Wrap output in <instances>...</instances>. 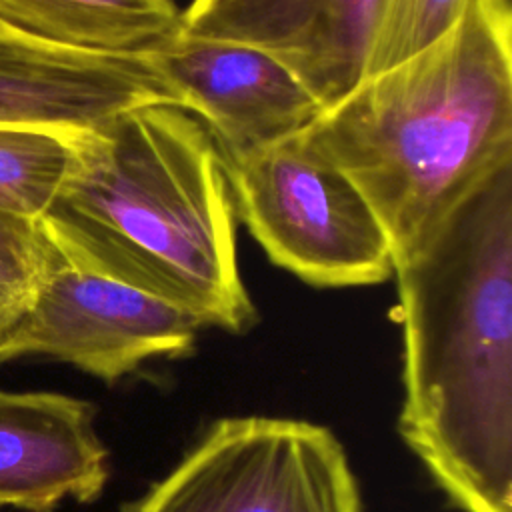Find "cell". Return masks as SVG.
Segmentation results:
<instances>
[{
	"instance_id": "6da1fadb",
	"label": "cell",
	"mask_w": 512,
	"mask_h": 512,
	"mask_svg": "<svg viewBox=\"0 0 512 512\" xmlns=\"http://www.w3.org/2000/svg\"><path fill=\"white\" fill-rule=\"evenodd\" d=\"M394 276L398 432L454 508L512 512V164Z\"/></svg>"
},
{
	"instance_id": "7a4b0ae2",
	"label": "cell",
	"mask_w": 512,
	"mask_h": 512,
	"mask_svg": "<svg viewBox=\"0 0 512 512\" xmlns=\"http://www.w3.org/2000/svg\"><path fill=\"white\" fill-rule=\"evenodd\" d=\"M60 256L230 334L258 322L236 252L222 156L188 110L124 112L78 132L70 172L38 220Z\"/></svg>"
},
{
	"instance_id": "3957f363",
	"label": "cell",
	"mask_w": 512,
	"mask_h": 512,
	"mask_svg": "<svg viewBox=\"0 0 512 512\" xmlns=\"http://www.w3.org/2000/svg\"><path fill=\"white\" fill-rule=\"evenodd\" d=\"M382 224L394 268L512 164V6L468 0L454 24L360 78L306 126Z\"/></svg>"
},
{
	"instance_id": "277c9868",
	"label": "cell",
	"mask_w": 512,
	"mask_h": 512,
	"mask_svg": "<svg viewBox=\"0 0 512 512\" xmlns=\"http://www.w3.org/2000/svg\"><path fill=\"white\" fill-rule=\"evenodd\" d=\"M222 162L236 216L276 266L316 288L372 286L394 274L374 210L306 128Z\"/></svg>"
},
{
	"instance_id": "5b68a950",
	"label": "cell",
	"mask_w": 512,
	"mask_h": 512,
	"mask_svg": "<svg viewBox=\"0 0 512 512\" xmlns=\"http://www.w3.org/2000/svg\"><path fill=\"white\" fill-rule=\"evenodd\" d=\"M122 512H362V498L326 426L232 416Z\"/></svg>"
},
{
	"instance_id": "8992f818",
	"label": "cell",
	"mask_w": 512,
	"mask_h": 512,
	"mask_svg": "<svg viewBox=\"0 0 512 512\" xmlns=\"http://www.w3.org/2000/svg\"><path fill=\"white\" fill-rule=\"evenodd\" d=\"M200 328L184 310L58 252L30 306L0 336V362L44 356L112 384L146 360L190 354Z\"/></svg>"
},
{
	"instance_id": "52a82bcc",
	"label": "cell",
	"mask_w": 512,
	"mask_h": 512,
	"mask_svg": "<svg viewBox=\"0 0 512 512\" xmlns=\"http://www.w3.org/2000/svg\"><path fill=\"white\" fill-rule=\"evenodd\" d=\"M152 104L186 110L158 52L58 46L0 20V124L90 132Z\"/></svg>"
},
{
	"instance_id": "ba28073f",
	"label": "cell",
	"mask_w": 512,
	"mask_h": 512,
	"mask_svg": "<svg viewBox=\"0 0 512 512\" xmlns=\"http://www.w3.org/2000/svg\"><path fill=\"white\" fill-rule=\"evenodd\" d=\"M158 58L222 158L296 134L324 108L286 62L250 44L180 32Z\"/></svg>"
},
{
	"instance_id": "9c48e42d",
	"label": "cell",
	"mask_w": 512,
	"mask_h": 512,
	"mask_svg": "<svg viewBox=\"0 0 512 512\" xmlns=\"http://www.w3.org/2000/svg\"><path fill=\"white\" fill-rule=\"evenodd\" d=\"M90 402L58 392L0 390V508L52 512L96 500L108 482V452Z\"/></svg>"
},
{
	"instance_id": "30bf717a",
	"label": "cell",
	"mask_w": 512,
	"mask_h": 512,
	"mask_svg": "<svg viewBox=\"0 0 512 512\" xmlns=\"http://www.w3.org/2000/svg\"><path fill=\"white\" fill-rule=\"evenodd\" d=\"M0 20L50 44L108 54L158 52L180 34L176 0H0Z\"/></svg>"
},
{
	"instance_id": "8fae6325",
	"label": "cell",
	"mask_w": 512,
	"mask_h": 512,
	"mask_svg": "<svg viewBox=\"0 0 512 512\" xmlns=\"http://www.w3.org/2000/svg\"><path fill=\"white\" fill-rule=\"evenodd\" d=\"M320 6L322 0H190L180 8V32L250 44L292 68Z\"/></svg>"
},
{
	"instance_id": "7c38bea8",
	"label": "cell",
	"mask_w": 512,
	"mask_h": 512,
	"mask_svg": "<svg viewBox=\"0 0 512 512\" xmlns=\"http://www.w3.org/2000/svg\"><path fill=\"white\" fill-rule=\"evenodd\" d=\"M384 0H322L292 70L328 106L362 76Z\"/></svg>"
},
{
	"instance_id": "4fadbf2b",
	"label": "cell",
	"mask_w": 512,
	"mask_h": 512,
	"mask_svg": "<svg viewBox=\"0 0 512 512\" xmlns=\"http://www.w3.org/2000/svg\"><path fill=\"white\" fill-rule=\"evenodd\" d=\"M78 132L0 124V214L38 222L56 200Z\"/></svg>"
},
{
	"instance_id": "5bb4252c",
	"label": "cell",
	"mask_w": 512,
	"mask_h": 512,
	"mask_svg": "<svg viewBox=\"0 0 512 512\" xmlns=\"http://www.w3.org/2000/svg\"><path fill=\"white\" fill-rule=\"evenodd\" d=\"M56 258L40 222L0 214V336L30 306Z\"/></svg>"
},
{
	"instance_id": "9a60e30c",
	"label": "cell",
	"mask_w": 512,
	"mask_h": 512,
	"mask_svg": "<svg viewBox=\"0 0 512 512\" xmlns=\"http://www.w3.org/2000/svg\"><path fill=\"white\" fill-rule=\"evenodd\" d=\"M466 4L468 0H384L364 76L378 74L430 44L454 24Z\"/></svg>"
}]
</instances>
